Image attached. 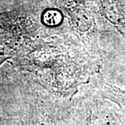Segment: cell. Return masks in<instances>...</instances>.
<instances>
[{"instance_id": "cell-1", "label": "cell", "mask_w": 125, "mask_h": 125, "mask_svg": "<svg viewBox=\"0 0 125 125\" xmlns=\"http://www.w3.org/2000/svg\"><path fill=\"white\" fill-rule=\"evenodd\" d=\"M16 66L36 76L35 84L59 101L72 99L101 69V60L81 45L32 37Z\"/></svg>"}, {"instance_id": "cell-5", "label": "cell", "mask_w": 125, "mask_h": 125, "mask_svg": "<svg viewBox=\"0 0 125 125\" xmlns=\"http://www.w3.org/2000/svg\"><path fill=\"white\" fill-rule=\"evenodd\" d=\"M91 89L102 98L113 103L125 118V89L115 85L102 76L94 80Z\"/></svg>"}, {"instance_id": "cell-6", "label": "cell", "mask_w": 125, "mask_h": 125, "mask_svg": "<svg viewBox=\"0 0 125 125\" xmlns=\"http://www.w3.org/2000/svg\"><path fill=\"white\" fill-rule=\"evenodd\" d=\"M102 16L125 38V10L120 0H99Z\"/></svg>"}, {"instance_id": "cell-9", "label": "cell", "mask_w": 125, "mask_h": 125, "mask_svg": "<svg viewBox=\"0 0 125 125\" xmlns=\"http://www.w3.org/2000/svg\"><path fill=\"white\" fill-rule=\"evenodd\" d=\"M28 125H32V124H31V123H30V124H29Z\"/></svg>"}, {"instance_id": "cell-4", "label": "cell", "mask_w": 125, "mask_h": 125, "mask_svg": "<svg viewBox=\"0 0 125 125\" xmlns=\"http://www.w3.org/2000/svg\"><path fill=\"white\" fill-rule=\"evenodd\" d=\"M32 37L21 27L15 26L11 17L0 14V65L6 61L16 64Z\"/></svg>"}, {"instance_id": "cell-8", "label": "cell", "mask_w": 125, "mask_h": 125, "mask_svg": "<svg viewBox=\"0 0 125 125\" xmlns=\"http://www.w3.org/2000/svg\"><path fill=\"white\" fill-rule=\"evenodd\" d=\"M43 22L46 25L49 26H55L60 23L62 21V16L59 11L51 10L45 12L43 15Z\"/></svg>"}, {"instance_id": "cell-3", "label": "cell", "mask_w": 125, "mask_h": 125, "mask_svg": "<svg viewBox=\"0 0 125 125\" xmlns=\"http://www.w3.org/2000/svg\"><path fill=\"white\" fill-rule=\"evenodd\" d=\"M55 3L69 18L80 44L89 54L101 60L98 29L91 7L82 0H55Z\"/></svg>"}, {"instance_id": "cell-2", "label": "cell", "mask_w": 125, "mask_h": 125, "mask_svg": "<svg viewBox=\"0 0 125 125\" xmlns=\"http://www.w3.org/2000/svg\"><path fill=\"white\" fill-rule=\"evenodd\" d=\"M55 125H125V118L111 102L92 90L59 101Z\"/></svg>"}, {"instance_id": "cell-7", "label": "cell", "mask_w": 125, "mask_h": 125, "mask_svg": "<svg viewBox=\"0 0 125 125\" xmlns=\"http://www.w3.org/2000/svg\"><path fill=\"white\" fill-rule=\"evenodd\" d=\"M30 123V118L27 111L24 114V119H21L19 117L6 118L0 116V125H28Z\"/></svg>"}]
</instances>
